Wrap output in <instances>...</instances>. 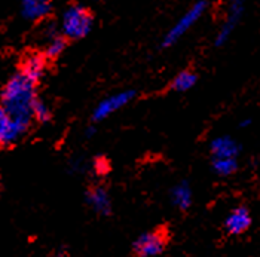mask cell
Returning <instances> with one entry per match:
<instances>
[{"instance_id":"6da1fadb","label":"cell","mask_w":260,"mask_h":257,"mask_svg":"<svg viewBox=\"0 0 260 257\" xmlns=\"http://www.w3.org/2000/svg\"><path fill=\"white\" fill-rule=\"evenodd\" d=\"M36 97V83L22 73L14 75L0 92V107L12 119L15 131L22 137L33 119V104Z\"/></svg>"},{"instance_id":"ac0fdd59","label":"cell","mask_w":260,"mask_h":257,"mask_svg":"<svg viewBox=\"0 0 260 257\" xmlns=\"http://www.w3.org/2000/svg\"><path fill=\"white\" fill-rule=\"evenodd\" d=\"M95 168L99 170V173H106V171H109L107 170V160L106 159H97V162H95Z\"/></svg>"},{"instance_id":"9a60e30c","label":"cell","mask_w":260,"mask_h":257,"mask_svg":"<svg viewBox=\"0 0 260 257\" xmlns=\"http://www.w3.org/2000/svg\"><path fill=\"white\" fill-rule=\"evenodd\" d=\"M66 45H67V42L60 35L52 38V39H49L48 43H46V46H45L43 57L45 58H57V57H60L61 54H62V51L66 49Z\"/></svg>"},{"instance_id":"e0dca14e","label":"cell","mask_w":260,"mask_h":257,"mask_svg":"<svg viewBox=\"0 0 260 257\" xmlns=\"http://www.w3.org/2000/svg\"><path fill=\"white\" fill-rule=\"evenodd\" d=\"M33 118L39 122H48L51 119V110L42 100H36L33 104Z\"/></svg>"},{"instance_id":"8992f818","label":"cell","mask_w":260,"mask_h":257,"mask_svg":"<svg viewBox=\"0 0 260 257\" xmlns=\"http://www.w3.org/2000/svg\"><path fill=\"white\" fill-rule=\"evenodd\" d=\"M242 11H244V6H242L241 2H234L229 6V12L226 15V21L223 22L221 28L219 30V33H217V38H216V45L217 46H221V45H224L228 42L229 36L232 35V31L235 28V25L240 21L241 15H242Z\"/></svg>"},{"instance_id":"ba28073f","label":"cell","mask_w":260,"mask_h":257,"mask_svg":"<svg viewBox=\"0 0 260 257\" xmlns=\"http://www.w3.org/2000/svg\"><path fill=\"white\" fill-rule=\"evenodd\" d=\"M250 224H251L250 213L244 207H238L234 211H231L224 221L226 231L232 235H240L242 232H245L250 228Z\"/></svg>"},{"instance_id":"52a82bcc","label":"cell","mask_w":260,"mask_h":257,"mask_svg":"<svg viewBox=\"0 0 260 257\" xmlns=\"http://www.w3.org/2000/svg\"><path fill=\"white\" fill-rule=\"evenodd\" d=\"M52 12V3L46 0H25L21 5V14L25 20L40 21L49 17Z\"/></svg>"},{"instance_id":"4fadbf2b","label":"cell","mask_w":260,"mask_h":257,"mask_svg":"<svg viewBox=\"0 0 260 257\" xmlns=\"http://www.w3.org/2000/svg\"><path fill=\"white\" fill-rule=\"evenodd\" d=\"M171 201L173 204L180 208L187 210L192 204V189L186 181H181L171 189Z\"/></svg>"},{"instance_id":"2e32d148","label":"cell","mask_w":260,"mask_h":257,"mask_svg":"<svg viewBox=\"0 0 260 257\" xmlns=\"http://www.w3.org/2000/svg\"><path fill=\"white\" fill-rule=\"evenodd\" d=\"M213 168L219 176H231L237 171L238 164L235 158H214Z\"/></svg>"},{"instance_id":"7a4b0ae2","label":"cell","mask_w":260,"mask_h":257,"mask_svg":"<svg viewBox=\"0 0 260 257\" xmlns=\"http://www.w3.org/2000/svg\"><path fill=\"white\" fill-rule=\"evenodd\" d=\"M92 14L80 6V5H72L69 6L61 17V33L64 39L78 40L85 38L91 28H92Z\"/></svg>"},{"instance_id":"3957f363","label":"cell","mask_w":260,"mask_h":257,"mask_svg":"<svg viewBox=\"0 0 260 257\" xmlns=\"http://www.w3.org/2000/svg\"><path fill=\"white\" fill-rule=\"evenodd\" d=\"M208 3L207 2H197L190 9L186 11V14L181 17L180 20L174 24V27H171V30L165 35V38L162 40V46L164 48H168V46H173L176 42H179L183 35H186L197 21L200 20L202 17V14L205 12Z\"/></svg>"},{"instance_id":"d6986e66","label":"cell","mask_w":260,"mask_h":257,"mask_svg":"<svg viewBox=\"0 0 260 257\" xmlns=\"http://www.w3.org/2000/svg\"><path fill=\"white\" fill-rule=\"evenodd\" d=\"M85 133H86V137H92L95 134V128L94 126H88Z\"/></svg>"},{"instance_id":"5b68a950","label":"cell","mask_w":260,"mask_h":257,"mask_svg":"<svg viewBox=\"0 0 260 257\" xmlns=\"http://www.w3.org/2000/svg\"><path fill=\"white\" fill-rule=\"evenodd\" d=\"M164 247H165V237L159 231L143 234L134 242V251L140 257L158 256L164 250Z\"/></svg>"},{"instance_id":"7c38bea8","label":"cell","mask_w":260,"mask_h":257,"mask_svg":"<svg viewBox=\"0 0 260 257\" xmlns=\"http://www.w3.org/2000/svg\"><path fill=\"white\" fill-rule=\"evenodd\" d=\"M21 139L18 133L15 131V126L12 123V119L5 112L3 107H0V147L15 143Z\"/></svg>"},{"instance_id":"5bb4252c","label":"cell","mask_w":260,"mask_h":257,"mask_svg":"<svg viewBox=\"0 0 260 257\" xmlns=\"http://www.w3.org/2000/svg\"><path fill=\"white\" fill-rule=\"evenodd\" d=\"M197 83V75L190 70H183L180 72L171 83V89L177 91V92H186L189 89H192Z\"/></svg>"},{"instance_id":"30bf717a","label":"cell","mask_w":260,"mask_h":257,"mask_svg":"<svg viewBox=\"0 0 260 257\" xmlns=\"http://www.w3.org/2000/svg\"><path fill=\"white\" fill-rule=\"evenodd\" d=\"M45 66H46V62H45V57L43 55L31 54V55H28L27 58L24 59L21 73L25 78H28L31 82L38 83L40 78L43 76V73H45Z\"/></svg>"},{"instance_id":"277c9868","label":"cell","mask_w":260,"mask_h":257,"mask_svg":"<svg viewBox=\"0 0 260 257\" xmlns=\"http://www.w3.org/2000/svg\"><path fill=\"white\" fill-rule=\"evenodd\" d=\"M134 97H136L134 91H122V92L113 94L110 97L101 100L92 112V120L99 122V120L109 118L110 115L116 113L122 107H125L129 101H133Z\"/></svg>"},{"instance_id":"8fae6325","label":"cell","mask_w":260,"mask_h":257,"mask_svg":"<svg viewBox=\"0 0 260 257\" xmlns=\"http://www.w3.org/2000/svg\"><path fill=\"white\" fill-rule=\"evenodd\" d=\"M211 153L214 158H235L238 153V144L231 137H217L211 141Z\"/></svg>"},{"instance_id":"9c48e42d","label":"cell","mask_w":260,"mask_h":257,"mask_svg":"<svg viewBox=\"0 0 260 257\" xmlns=\"http://www.w3.org/2000/svg\"><path fill=\"white\" fill-rule=\"evenodd\" d=\"M86 201L91 205V208L101 216H107L112 211L110 197H109L107 190L101 186H95V187L89 189L88 195H86Z\"/></svg>"}]
</instances>
